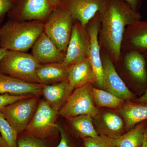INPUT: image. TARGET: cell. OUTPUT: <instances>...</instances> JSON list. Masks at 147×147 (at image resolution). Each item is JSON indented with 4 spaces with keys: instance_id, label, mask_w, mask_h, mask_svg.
Here are the masks:
<instances>
[{
    "instance_id": "obj_1",
    "label": "cell",
    "mask_w": 147,
    "mask_h": 147,
    "mask_svg": "<svg viewBox=\"0 0 147 147\" xmlns=\"http://www.w3.org/2000/svg\"><path fill=\"white\" fill-rule=\"evenodd\" d=\"M98 13L100 43L112 60L118 61L125 29L141 20L142 15L125 0H104Z\"/></svg>"
},
{
    "instance_id": "obj_2",
    "label": "cell",
    "mask_w": 147,
    "mask_h": 147,
    "mask_svg": "<svg viewBox=\"0 0 147 147\" xmlns=\"http://www.w3.org/2000/svg\"><path fill=\"white\" fill-rule=\"evenodd\" d=\"M44 32V22L9 20L0 27V48L26 52Z\"/></svg>"
},
{
    "instance_id": "obj_3",
    "label": "cell",
    "mask_w": 147,
    "mask_h": 147,
    "mask_svg": "<svg viewBox=\"0 0 147 147\" xmlns=\"http://www.w3.org/2000/svg\"><path fill=\"white\" fill-rule=\"evenodd\" d=\"M39 64L31 54L7 50L0 61V72L27 83L40 84L36 74Z\"/></svg>"
},
{
    "instance_id": "obj_4",
    "label": "cell",
    "mask_w": 147,
    "mask_h": 147,
    "mask_svg": "<svg viewBox=\"0 0 147 147\" xmlns=\"http://www.w3.org/2000/svg\"><path fill=\"white\" fill-rule=\"evenodd\" d=\"M74 21L71 13L58 6L52 10L44 23V32L65 54L71 37Z\"/></svg>"
},
{
    "instance_id": "obj_5",
    "label": "cell",
    "mask_w": 147,
    "mask_h": 147,
    "mask_svg": "<svg viewBox=\"0 0 147 147\" xmlns=\"http://www.w3.org/2000/svg\"><path fill=\"white\" fill-rule=\"evenodd\" d=\"M59 115L44 99L41 100L25 134L42 140L52 139L59 132L56 123Z\"/></svg>"
},
{
    "instance_id": "obj_6",
    "label": "cell",
    "mask_w": 147,
    "mask_h": 147,
    "mask_svg": "<svg viewBox=\"0 0 147 147\" xmlns=\"http://www.w3.org/2000/svg\"><path fill=\"white\" fill-rule=\"evenodd\" d=\"M92 84L89 83L75 89L60 110L59 114L69 119L88 115L92 118L97 117L99 111L95 106L92 95Z\"/></svg>"
},
{
    "instance_id": "obj_7",
    "label": "cell",
    "mask_w": 147,
    "mask_h": 147,
    "mask_svg": "<svg viewBox=\"0 0 147 147\" xmlns=\"http://www.w3.org/2000/svg\"><path fill=\"white\" fill-rule=\"evenodd\" d=\"M38 96H33L11 103L0 112L18 134L26 129L37 108Z\"/></svg>"
},
{
    "instance_id": "obj_8",
    "label": "cell",
    "mask_w": 147,
    "mask_h": 147,
    "mask_svg": "<svg viewBox=\"0 0 147 147\" xmlns=\"http://www.w3.org/2000/svg\"><path fill=\"white\" fill-rule=\"evenodd\" d=\"M53 10L48 0H14L9 16L10 20L44 23Z\"/></svg>"
},
{
    "instance_id": "obj_9",
    "label": "cell",
    "mask_w": 147,
    "mask_h": 147,
    "mask_svg": "<svg viewBox=\"0 0 147 147\" xmlns=\"http://www.w3.org/2000/svg\"><path fill=\"white\" fill-rule=\"evenodd\" d=\"M90 41L86 27L74 21L72 32L63 62L66 66L88 58Z\"/></svg>"
},
{
    "instance_id": "obj_10",
    "label": "cell",
    "mask_w": 147,
    "mask_h": 147,
    "mask_svg": "<svg viewBox=\"0 0 147 147\" xmlns=\"http://www.w3.org/2000/svg\"><path fill=\"white\" fill-rule=\"evenodd\" d=\"M92 20V22L87 30L89 35L90 41L88 58L95 76L96 80L95 83L100 88L105 90L104 70L100 55V46L98 40L100 26L98 12Z\"/></svg>"
},
{
    "instance_id": "obj_11",
    "label": "cell",
    "mask_w": 147,
    "mask_h": 147,
    "mask_svg": "<svg viewBox=\"0 0 147 147\" xmlns=\"http://www.w3.org/2000/svg\"><path fill=\"white\" fill-rule=\"evenodd\" d=\"M104 0H62L58 6L67 10L84 27L99 11Z\"/></svg>"
},
{
    "instance_id": "obj_12",
    "label": "cell",
    "mask_w": 147,
    "mask_h": 147,
    "mask_svg": "<svg viewBox=\"0 0 147 147\" xmlns=\"http://www.w3.org/2000/svg\"><path fill=\"white\" fill-rule=\"evenodd\" d=\"M102 60L105 90L123 100H129L133 98L134 94L117 73L113 61L108 54L103 55Z\"/></svg>"
},
{
    "instance_id": "obj_13",
    "label": "cell",
    "mask_w": 147,
    "mask_h": 147,
    "mask_svg": "<svg viewBox=\"0 0 147 147\" xmlns=\"http://www.w3.org/2000/svg\"><path fill=\"white\" fill-rule=\"evenodd\" d=\"M31 55L39 64L63 63L65 57L44 32L33 45Z\"/></svg>"
},
{
    "instance_id": "obj_14",
    "label": "cell",
    "mask_w": 147,
    "mask_h": 147,
    "mask_svg": "<svg viewBox=\"0 0 147 147\" xmlns=\"http://www.w3.org/2000/svg\"><path fill=\"white\" fill-rule=\"evenodd\" d=\"M43 86L40 84L27 83L0 72V94L38 96L42 95Z\"/></svg>"
},
{
    "instance_id": "obj_15",
    "label": "cell",
    "mask_w": 147,
    "mask_h": 147,
    "mask_svg": "<svg viewBox=\"0 0 147 147\" xmlns=\"http://www.w3.org/2000/svg\"><path fill=\"white\" fill-rule=\"evenodd\" d=\"M74 90L67 79L57 84L44 86L42 95L48 105L59 112Z\"/></svg>"
},
{
    "instance_id": "obj_16",
    "label": "cell",
    "mask_w": 147,
    "mask_h": 147,
    "mask_svg": "<svg viewBox=\"0 0 147 147\" xmlns=\"http://www.w3.org/2000/svg\"><path fill=\"white\" fill-rule=\"evenodd\" d=\"M123 41L129 51L147 52V21L139 20L127 27Z\"/></svg>"
},
{
    "instance_id": "obj_17",
    "label": "cell",
    "mask_w": 147,
    "mask_h": 147,
    "mask_svg": "<svg viewBox=\"0 0 147 147\" xmlns=\"http://www.w3.org/2000/svg\"><path fill=\"white\" fill-rule=\"evenodd\" d=\"M67 80L74 88L96 83L95 76L88 58L67 67Z\"/></svg>"
},
{
    "instance_id": "obj_18",
    "label": "cell",
    "mask_w": 147,
    "mask_h": 147,
    "mask_svg": "<svg viewBox=\"0 0 147 147\" xmlns=\"http://www.w3.org/2000/svg\"><path fill=\"white\" fill-rule=\"evenodd\" d=\"M36 74L39 84L53 85L67 79V67L63 63L39 64Z\"/></svg>"
},
{
    "instance_id": "obj_19",
    "label": "cell",
    "mask_w": 147,
    "mask_h": 147,
    "mask_svg": "<svg viewBox=\"0 0 147 147\" xmlns=\"http://www.w3.org/2000/svg\"><path fill=\"white\" fill-rule=\"evenodd\" d=\"M125 63L129 73L136 82L142 84L147 82V64L142 53L129 51L125 58Z\"/></svg>"
},
{
    "instance_id": "obj_20",
    "label": "cell",
    "mask_w": 147,
    "mask_h": 147,
    "mask_svg": "<svg viewBox=\"0 0 147 147\" xmlns=\"http://www.w3.org/2000/svg\"><path fill=\"white\" fill-rule=\"evenodd\" d=\"M118 112L124 121L127 131L137 124L147 120V105L127 102L118 109Z\"/></svg>"
},
{
    "instance_id": "obj_21",
    "label": "cell",
    "mask_w": 147,
    "mask_h": 147,
    "mask_svg": "<svg viewBox=\"0 0 147 147\" xmlns=\"http://www.w3.org/2000/svg\"><path fill=\"white\" fill-rule=\"evenodd\" d=\"M146 126L144 123L137 125L125 134L115 138L117 147H142Z\"/></svg>"
},
{
    "instance_id": "obj_22",
    "label": "cell",
    "mask_w": 147,
    "mask_h": 147,
    "mask_svg": "<svg viewBox=\"0 0 147 147\" xmlns=\"http://www.w3.org/2000/svg\"><path fill=\"white\" fill-rule=\"evenodd\" d=\"M71 126L79 137L82 139L97 138L99 135L93 125L92 118L88 115H81L69 119Z\"/></svg>"
},
{
    "instance_id": "obj_23",
    "label": "cell",
    "mask_w": 147,
    "mask_h": 147,
    "mask_svg": "<svg viewBox=\"0 0 147 147\" xmlns=\"http://www.w3.org/2000/svg\"><path fill=\"white\" fill-rule=\"evenodd\" d=\"M91 92L94 102L99 107L119 109L124 103L125 100L104 90L92 88Z\"/></svg>"
},
{
    "instance_id": "obj_24",
    "label": "cell",
    "mask_w": 147,
    "mask_h": 147,
    "mask_svg": "<svg viewBox=\"0 0 147 147\" xmlns=\"http://www.w3.org/2000/svg\"><path fill=\"white\" fill-rule=\"evenodd\" d=\"M102 119L107 130L105 135L114 138L121 135L125 127L121 117L115 113L107 112L103 115Z\"/></svg>"
},
{
    "instance_id": "obj_25",
    "label": "cell",
    "mask_w": 147,
    "mask_h": 147,
    "mask_svg": "<svg viewBox=\"0 0 147 147\" xmlns=\"http://www.w3.org/2000/svg\"><path fill=\"white\" fill-rule=\"evenodd\" d=\"M0 134L7 147H18V134L0 112Z\"/></svg>"
},
{
    "instance_id": "obj_26",
    "label": "cell",
    "mask_w": 147,
    "mask_h": 147,
    "mask_svg": "<svg viewBox=\"0 0 147 147\" xmlns=\"http://www.w3.org/2000/svg\"><path fill=\"white\" fill-rule=\"evenodd\" d=\"M85 147H117L115 138L105 134L99 135L97 138L83 139Z\"/></svg>"
},
{
    "instance_id": "obj_27",
    "label": "cell",
    "mask_w": 147,
    "mask_h": 147,
    "mask_svg": "<svg viewBox=\"0 0 147 147\" xmlns=\"http://www.w3.org/2000/svg\"><path fill=\"white\" fill-rule=\"evenodd\" d=\"M47 140L38 139L25 134L18 137L17 146L18 147H50L47 144Z\"/></svg>"
},
{
    "instance_id": "obj_28",
    "label": "cell",
    "mask_w": 147,
    "mask_h": 147,
    "mask_svg": "<svg viewBox=\"0 0 147 147\" xmlns=\"http://www.w3.org/2000/svg\"><path fill=\"white\" fill-rule=\"evenodd\" d=\"M32 94L13 95L9 94H0V109L17 100L33 96Z\"/></svg>"
},
{
    "instance_id": "obj_29",
    "label": "cell",
    "mask_w": 147,
    "mask_h": 147,
    "mask_svg": "<svg viewBox=\"0 0 147 147\" xmlns=\"http://www.w3.org/2000/svg\"><path fill=\"white\" fill-rule=\"evenodd\" d=\"M60 140L57 147H76L68 133L61 126L58 125Z\"/></svg>"
},
{
    "instance_id": "obj_30",
    "label": "cell",
    "mask_w": 147,
    "mask_h": 147,
    "mask_svg": "<svg viewBox=\"0 0 147 147\" xmlns=\"http://www.w3.org/2000/svg\"><path fill=\"white\" fill-rule=\"evenodd\" d=\"M13 0H0V19L9 12L13 5Z\"/></svg>"
},
{
    "instance_id": "obj_31",
    "label": "cell",
    "mask_w": 147,
    "mask_h": 147,
    "mask_svg": "<svg viewBox=\"0 0 147 147\" xmlns=\"http://www.w3.org/2000/svg\"><path fill=\"white\" fill-rule=\"evenodd\" d=\"M130 7L134 10L138 11L141 7L142 0H125Z\"/></svg>"
},
{
    "instance_id": "obj_32",
    "label": "cell",
    "mask_w": 147,
    "mask_h": 147,
    "mask_svg": "<svg viewBox=\"0 0 147 147\" xmlns=\"http://www.w3.org/2000/svg\"><path fill=\"white\" fill-rule=\"evenodd\" d=\"M135 101L139 103L147 104V89L145 93L142 96L136 99Z\"/></svg>"
},
{
    "instance_id": "obj_33",
    "label": "cell",
    "mask_w": 147,
    "mask_h": 147,
    "mask_svg": "<svg viewBox=\"0 0 147 147\" xmlns=\"http://www.w3.org/2000/svg\"><path fill=\"white\" fill-rule=\"evenodd\" d=\"M62 0H48L53 9L57 7Z\"/></svg>"
},
{
    "instance_id": "obj_34",
    "label": "cell",
    "mask_w": 147,
    "mask_h": 147,
    "mask_svg": "<svg viewBox=\"0 0 147 147\" xmlns=\"http://www.w3.org/2000/svg\"><path fill=\"white\" fill-rule=\"evenodd\" d=\"M142 147H147V127H146L144 133V142Z\"/></svg>"
},
{
    "instance_id": "obj_35",
    "label": "cell",
    "mask_w": 147,
    "mask_h": 147,
    "mask_svg": "<svg viewBox=\"0 0 147 147\" xmlns=\"http://www.w3.org/2000/svg\"><path fill=\"white\" fill-rule=\"evenodd\" d=\"M7 50L5 49H4V48H0V61L3 57L4 56V55H5Z\"/></svg>"
},
{
    "instance_id": "obj_36",
    "label": "cell",
    "mask_w": 147,
    "mask_h": 147,
    "mask_svg": "<svg viewBox=\"0 0 147 147\" xmlns=\"http://www.w3.org/2000/svg\"><path fill=\"white\" fill-rule=\"evenodd\" d=\"M0 147H7L0 134Z\"/></svg>"
},
{
    "instance_id": "obj_37",
    "label": "cell",
    "mask_w": 147,
    "mask_h": 147,
    "mask_svg": "<svg viewBox=\"0 0 147 147\" xmlns=\"http://www.w3.org/2000/svg\"><path fill=\"white\" fill-rule=\"evenodd\" d=\"M145 59H146V62L147 63V52L142 53Z\"/></svg>"
},
{
    "instance_id": "obj_38",
    "label": "cell",
    "mask_w": 147,
    "mask_h": 147,
    "mask_svg": "<svg viewBox=\"0 0 147 147\" xmlns=\"http://www.w3.org/2000/svg\"><path fill=\"white\" fill-rule=\"evenodd\" d=\"M13 1H14V0H13Z\"/></svg>"
}]
</instances>
